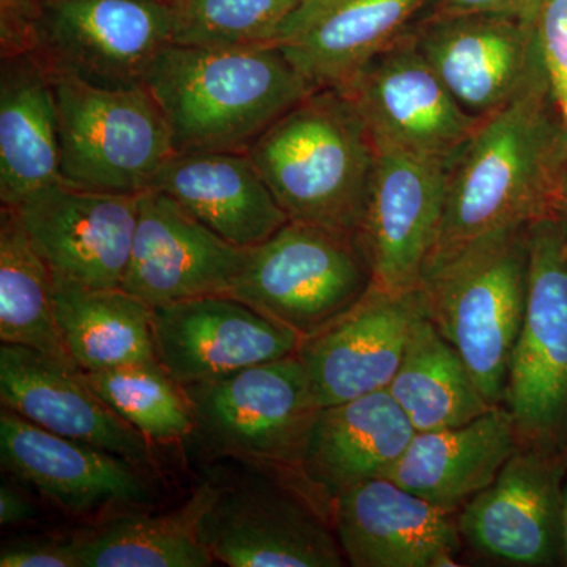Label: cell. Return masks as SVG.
Wrapping results in <instances>:
<instances>
[{
    "label": "cell",
    "mask_w": 567,
    "mask_h": 567,
    "mask_svg": "<svg viewBox=\"0 0 567 567\" xmlns=\"http://www.w3.org/2000/svg\"><path fill=\"white\" fill-rule=\"evenodd\" d=\"M561 536H563V561L567 565V464L565 476L561 483Z\"/></svg>",
    "instance_id": "cell-38"
},
{
    "label": "cell",
    "mask_w": 567,
    "mask_h": 567,
    "mask_svg": "<svg viewBox=\"0 0 567 567\" xmlns=\"http://www.w3.org/2000/svg\"><path fill=\"white\" fill-rule=\"evenodd\" d=\"M527 227L477 238L434 257L420 290L425 312L494 405H505L528 289Z\"/></svg>",
    "instance_id": "cell-4"
},
{
    "label": "cell",
    "mask_w": 567,
    "mask_h": 567,
    "mask_svg": "<svg viewBox=\"0 0 567 567\" xmlns=\"http://www.w3.org/2000/svg\"><path fill=\"white\" fill-rule=\"evenodd\" d=\"M200 539L230 567H341L330 507L287 477H248L216 486Z\"/></svg>",
    "instance_id": "cell-9"
},
{
    "label": "cell",
    "mask_w": 567,
    "mask_h": 567,
    "mask_svg": "<svg viewBox=\"0 0 567 567\" xmlns=\"http://www.w3.org/2000/svg\"><path fill=\"white\" fill-rule=\"evenodd\" d=\"M0 402L41 429L126 458L152 464V442L95 393L84 372L29 349L0 347Z\"/></svg>",
    "instance_id": "cell-22"
},
{
    "label": "cell",
    "mask_w": 567,
    "mask_h": 567,
    "mask_svg": "<svg viewBox=\"0 0 567 567\" xmlns=\"http://www.w3.org/2000/svg\"><path fill=\"white\" fill-rule=\"evenodd\" d=\"M0 461L3 472L71 516L152 502L144 466L52 434L3 406Z\"/></svg>",
    "instance_id": "cell-18"
},
{
    "label": "cell",
    "mask_w": 567,
    "mask_h": 567,
    "mask_svg": "<svg viewBox=\"0 0 567 567\" xmlns=\"http://www.w3.org/2000/svg\"><path fill=\"white\" fill-rule=\"evenodd\" d=\"M353 104L377 145L450 163L480 118L462 110L406 33L336 89Z\"/></svg>",
    "instance_id": "cell-14"
},
{
    "label": "cell",
    "mask_w": 567,
    "mask_h": 567,
    "mask_svg": "<svg viewBox=\"0 0 567 567\" xmlns=\"http://www.w3.org/2000/svg\"><path fill=\"white\" fill-rule=\"evenodd\" d=\"M372 282L354 235L289 219L264 244L248 248L227 297L303 341L344 315Z\"/></svg>",
    "instance_id": "cell-6"
},
{
    "label": "cell",
    "mask_w": 567,
    "mask_h": 567,
    "mask_svg": "<svg viewBox=\"0 0 567 567\" xmlns=\"http://www.w3.org/2000/svg\"><path fill=\"white\" fill-rule=\"evenodd\" d=\"M424 316L420 289L386 292L371 286L344 315L303 339L297 353L317 409L388 390Z\"/></svg>",
    "instance_id": "cell-16"
},
{
    "label": "cell",
    "mask_w": 567,
    "mask_h": 567,
    "mask_svg": "<svg viewBox=\"0 0 567 567\" xmlns=\"http://www.w3.org/2000/svg\"><path fill=\"white\" fill-rule=\"evenodd\" d=\"M535 24L548 89L567 130V0H539Z\"/></svg>",
    "instance_id": "cell-33"
},
{
    "label": "cell",
    "mask_w": 567,
    "mask_h": 567,
    "mask_svg": "<svg viewBox=\"0 0 567 567\" xmlns=\"http://www.w3.org/2000/svg\"><path fill=\"white\" fill-rule=\"evenodd\" d=\"M156 360L183 388L282 360L301 339L227 295H204L153 308Z\"/></svg>",
    "instance_id": "cell-17"
},
{
    "label": "cell",
    "mask_w": 567,
    "mask_h": 567,
    "mask_svg": "<svg viewBox=\"0 0 567 567\" xmlns=\"http://www.w3.org/2000/svg\"><path fill=\"white\" fill-rule=\"evenodd\" d=\"M62 181L50 74L33 54L0 59L2 207H18L32 193Z\"/></svg>",
    "instance_id": "cell-26"
},
{
    "label": "cell",
    "mask_w": 567,
    "mask_h": 567,
    "mask_svg": "<svg viewBox=\"0 0 567 567\" xmlns=\"http://www.w3.org/2000/svg\"><path fill=\"white\" fill-rule=\"evenodd\" d=\"M238 248L193 218L166 194H140L128 267L121 287L152 308L227 295L246 260Z\"/></svg>",
    "instance_id": "cell-19"
},
{
    "label": "cell",
    "mask_w": 567,
    "mask_h": 567,
    "mask_svg": "<svg viewBox=\"0 0 567 567\" xmlns=\"http://www.w3.org/2000/svg\"><path fill=\"white\" fill-rule=\"evenodd\" d=\"M520 443L484 491L458 509L462 543L503 565L551 566L563 559L561 483L567 451Z\"/></svg>",
    "instance_id": "cell-12"
},
{
    "label": "cell",
    "mask_w": 567,
    "mask_h": 567,
    "mask_svg": "<svg viewBox=\"0 0 567 567\" xmlns=\"http://www.w3.org/2000/svg\"><path fill=\"white\" fill-rule=\"evenodd\" d=\"M566 188L567 130L546 82L481 118L447 163L445 213L429 262L558 210Z\"/></svg>",
    "instance_id": "cell-1"
},
{
    "label": "cell",
    "mask_w": 567,
    "mask_h": 567,
    "mask_svg": "<svg viewBox=\"0 0 567 567\" xmlns=\"http://www.w3.org/2000/svg\"><path fill=\"white\" fill-rule=\"evenodd\" d=\"M54 309L63 344L85 374L156 360L153 308L122 287L54 279Z\"/></svg>",
    "instance_id": "cell-27"
},
{
    "label": "cell",
    "mask_w": 567,
    "mask_h": 567,
    "mask_svg": "<svg viewBox=\"0 0 567 567\" xmlns=\"http://www.w3.org/2000/svg\"><path fill=\"white\" fill-rule=\"evenodd\" d=\"M215 494L207 483L167 514L125 513L73 536L81 567H207L200 518Z\"/></svg>",
    "instance_id": "cell-28"
},
{
    "label": "cell",
    "mask_w": 567,
    "mask_h": 567,
    "mask_svg": "<svg viewBox=\"0 0 567 567\" xmlns=\"http://www.w3.org/2000/svg\"><path fill=\"white\" fill-rule=\"evenodd\" d=\"M151 189L238 248L264 244L289 221L248 152L174 153Z\"/></svg>",
    "instance_id": "cell-24"
},
{
    "label": "cell",
    "mask_w": 567,
    "mask_h": 567,
    "mask_svg": "<svg viewBox=\"0 0 567 567\" xmlns=\"http://www.w3.org/2000/svg\"><path fill=\"white\" fill-rule=\"evenodd\" d=\"M518 445L516 421L506 405H496L470 423L416 432L385 477L457 514L492 484Z\"/></svg>",
    "instance_id": "cell-25"
},
{
    "label": "cell",
    "mask_w": 567,
    "mask_h": 567,
    "mask_svg": "<svg viewBox=\"0 0 567 567\" xmlns=\"http://www.w3.org/2000/svg\"><path fill=\"white\" fill-rule=\"evenodd\" d=\"M374 174L357 234L372 271L386 292L420 289L434 252L446 203L447 163L402 148L377 145Z\"/></svg>",
    "instance_id": "cell-13"
},
{
    "label": "cell",
    "mask_w": 567,
    "mask_h": 567,
    "mask_svg": "<svg viewBox=\"0 0 567 567\" xmlns=\"http://www.w3.org/2000/svg\"><path fill=\"white\" fill-rule=\"evenodd\" d=\"M412 33L462 110L480 121L548 82L535 20L502 13L425 14Z\"/></svg>",
    "instance_id": "cell-11"
},
{
    "label": "cell",
    "mask_w": 567,
    "mask_h": 567,
    "mask_svg": "<svg viewBox=\"0 0 567 567\" xmlns=\"http://www.w3.org/2000/svg\"><path fill=\"white\" fill-rule=\"evenodd\" d=\"M559 208H561V210L565 212L567 215V188H566L565 199H563L561 207H559Z\"/></svg>",
    "instance_id": "cell-39"
},
{
    "label": "cell",
    "mask_w": 567,
    "mask_h": 567,
    "mask_svg": "<svg viewBox=\"0 0 567 567\" xmlns=\"http://www.w3.org/2000/svg\"><path fill=\"white\" fill-rule=\"evenodd\" d=\"M528 289L505 405L520 443L558 445L567 432V215L527 227Z\"/></svg>",
    "instance_id": "cell-8"
},
{
    "label": "cell",
    "mask_w": 567,
    "mask_h": 567,
    "mask_svg": "<svg viewBox=\"0 0 567 567\" xmlns=\"http://www.w3.org/2000/svg\"><path fill=\"white\" fill-rule=\"evenodd\" d=\"M0 341L78 368L55 317L50 267L32 245L17 207L0 208Z\"/></svg>",
    "instance_id": "cell-30"
},
{
    "label": "cell",
    "mask_w": 567,
    "mask_h": 567,
    "mask_svg": "<svg viewBox=\"0 0 567 567\" xmlns=\"http://www.w3.org/2000/svg\"><path fill=\"white\" fill-rule=\"evenodd\" d=\"M331 522L353 567L457 566L464 547L456 513L390 477L364 481L336 496Z\"/></svg>",
    "instance_id": "cell-20"
},
{
    "label": "cell",
    "mask_w": 567,
    "mask_h": 567,
    "mask_svg": "<svg viewBox=\"0 0 567 567\" xmlns=\"http://www.w3.org/2000/svg\"><path fill=\"white\" fill-rule=\"evenodd\" d=\"M175 153L249 152L295 104L317 91L275 44H169L145 73Z\"/></svg>",
    "instance_id": "cell-2"
},
{
    "label": "cell",
    "mask_w": 567,
    "mask_h": 567,
    "mask_svg": "<svg viewBox=\"0 0 567 567\" xmlns=\"http://www.w3.org/2000/svg\"><path fill=\"white\" fill-rule=\"evenodd\" d=\"M2 567H81L74 537H35L6 543L0 550Z\"/></svg>",
    "instance_id": "cell-35"
},
{
    "label": "cell",
    "mask_w": 567,
    "mask_h": 567,
    "mask_svg": "<svg viewBox=\"0 0 567 567\" xmlns=\"http://www.w3.org/2000/svg\"><path fill=\"white\" fill-rule=\"evenodd\" d=\"M84 375L95 393L151 442H182L196 432L185 388L158 360Z\"/></svg>",
    "instance_id": "cell-31"
},
{
    "label": "cell",
    "mask_w": 567,
    "mask_h": 567,
    "mask_svg": "<svg viewBox=\"0 0 567 567\" xmlns=\"http://www.w3.org/2000/svg\"><path fill=\"white\" fill-rule=\"evenodd\" d=\"M44 0H0V59L32 54Z\"/></svg>",
    "instance_id": "cell-34"
},
{
    "label": "cell",
    "mask_w": 567,
    "mask_h": 567,
    "mask_svg": "<svg viewBox=\"0 0 567 567\" xmlns=\"http://www.w3.org/2000/svg\"><path fill=\"white\" fill-rule=\"evenodd\" d=\"M416 431L388 390L316 413L303 458L306 486L330 507L347 488L385 477Z\"/></svg>",
    "instance_id": "cell-23"
},
{
    "label": "cell",
    "mask_w": 567,
    "mask_h": 567,
    "mask_svg": "<svg viewBox=\"0 0 567 567\" xmlns=\"http://www.w3.org/2000/svg\"><path fill=\"white\" fill-rule=\"evenodd\" d=\"M163 2H166V0H163Z\"/></svg>",
    "instance_id": "cell-40"
},
{
    "label": "cell",
    "mask_w": 567,
    "mask_h": 567,
    "mask_svg": "<svg viewBox=\"0 0 567 567\" xmlns=\"http://www.w3.org/2000/svg\"><path fill=\"white\" fill-rule=\"evenodd\" d=\"M173 44L163 0H44L32 54L48 73L125 89Z\"/></svg>",
    "instance_id": "cell-10"
},
{
    "label": "cell",
    "mask_w": 567,
    "mask_h": 567,
    "mask_svg": "<svg viewBox=\"0 0 567 567\" xmlns=\"http://www.w3.org/2000/svg\"><path fill=\"white\" fill-rule=\"evenodd\" d=\"M248 153L289 219L357 237L377 148L363 118L341 92L309 93Z\"/></svg>",
    "instance_id": "cell-3"
},
{
    "label": "cell",
    "mask_w": 567,
    "mask_h": 567,
    "mask_svg": "<svg viewBox=\"0 0 567 567\" xmlns=\"http://www.w3.org/2000/svg\"><path fill=\"white\" fill-rule=\"evenodd\" d=\"M39 517V509L20 488L2 483L0 486V525L17 527Z\"/></svg>",
    "instance_id": "cell-37"
},
{
    "label": "cell",
    "mask_w": 567,
    "mask_h": 567,
    "mask_svg": "<svg viewBox=\"0 0 567 567\" xmlns=\"http://www.w3.org/2000/svg\"><path fill=\"white\" fill-rule=\"evenodd\" d=\"M539 0H435L429 17L466 13H502L535 20ZM424 14V17H425Z\"/></svg>",
    "instance_id": "cell-36"
},
{
    "label": "cell",
    "mask_w": 567,
    "mask_h": 567,
    "mask_svg": "<svg viewBox=\"0 0 567 567\" xmlns=\"http://www.w3.org/2000/svg\"><path fill=\"white\" fill-rule=\"evenodd\" d=\"M185 393L196 434L213 451L308 488L301 458L319 409L298 353L186 386Z\"/></svg>",
    "instance_id": "cell-7"
},
{
    "label": "cell",
    "mask_w": 567,
    "mask_h": 567,
    "mask_svg": "<svg viewBox=\"0 0 567 567\" xmlns=\"http://www.w3.org/2000/svg\"><path fill=\"white\" fill-rule=\"evenodd\" d=\"M18 212L55 281L121 287L132 254L140 194L55 182L25 197Z\"/></svg>",
    "instance_id": "cell-15"
},
{
    "label": "cell",
    "mask_w": 567,
    "mask_h": 567,
    "mask_svg": "<svg viewBox=\"0 0 567 567\" xmlns=\"http://www.w3.org/2000/svg\"><path fill=\"white\" fill-rule=\"evenodd\" d=\"M48 74L58 111L63 182L132 196L151 189L175 152L163 112L147 87H96L66 74Z\"/></svg>",
    "instance_id": "cell-5"
},
{
    "label": "cell",
    "mask_w": 567,
    "mask_h": 567,
    "mask_svg": "<svg viewBox=\"0 0 567 567\" xmlns=\"http://www.w3.org/2000/svg\"><path fill=\"white\" fill-rule=\"evenodd\" d=\"M388 393L416 432L470 423L496 406L487 401L461 354L427 316L413 328Z\"/></svg>",
    "instance_id": "cell-29"
},
{
    "label": "cell",
    "mask_w": 567,
    "mask_h": 567,
    "mask_svg": "<svg viewBox=\"0 0 567 567\" xmlns=\"http://www.w3.org/2000/svg\"><path fill=\"white\" fill-rule=\"evenodd\" d=\"M301 0H166L173 44L244 48L274 44Z\"/></svg>",
    "instance_id": "cell-32"
},
{
    "label": "cell",
    "mask_w": 567,
    "mask_h": 567,
    "mask_svg": "<svg viewBox=\"0 0 567 567\" xmlns=\"http://www.w3.org/2000/svg\"><path fill=\"white\" fill-rule=\"evenodd\" d=\"M435 0H301L275 40L315 89H339L386 51Z\"/></svg>",
    "instance_id": "cell-21"
}]
</instances>
